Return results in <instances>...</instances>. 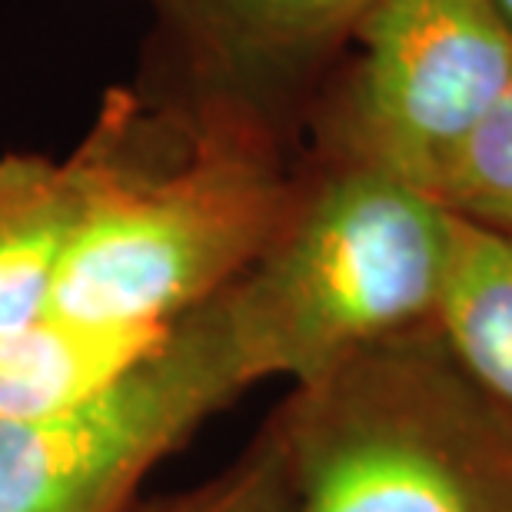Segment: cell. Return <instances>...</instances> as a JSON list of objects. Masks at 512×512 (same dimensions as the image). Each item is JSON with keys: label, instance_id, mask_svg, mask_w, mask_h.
Instances as JSON below:
<instances>
[{"label": "cell", "instance_id": "cell-4", "mask_svg": "<svg viewBox=\"0 0 512 512\" xmlns=\"http://www.w3.org/2000/svg\"><path fill=\"white\" fill-rule=\"evenodd\" d=\"M250 386L213 296L107 386L0 419V512H127L143 479Z\"/></svg>", "mask_w": 512, "mask_h": 512}, {"label": "cell", "instance_id": "cell-2", "mask_svg": "<svg viewBox=\"0 0 512 512\" xmlns=\"http://www.w3.org/2000/svg\"><path fill=\"white\" fill-rule=\"evenodd\" d=\"M456 213L433 193L336 160L296 187L250 270L217 296L256 383L306 386L353 356L433 326Z\"/></svg>", "mask_w": 512, "mask_h": 512}, {"label": "cell", "instance_id": "cell-10", "mask_svg": "<svg viewBox=\"0 0 512 512\" xmlns=\"http://www.w3.org/2000/svg\"><path fill=\"white\" fill-rule=\"evenodd\" d=\"M436 200L463 220L512 230V80L446 170Z\"/></svg>", "mask_w": 512, "mask_h": 512}, {"label": "cell", "instance_id": "cell-12", "mask_svg": "<svg viewBox=\"0 0 512 512\" xmlns=\"http://www.w3.org/2000/svg\"><path fill=\"white\" fill-rule=\"evenodd\" d=\"M499 10H503V17L509 20V27H512V0H496Z\"/></svg>", "mask_w": 512, "mask_h": 512}, {"label": "cell", "instance_id": "cell-6", "mask_svg": "<svg viewBox=\"0 0 512 512\" xmlns=\"http://www.w3.org/2000/svg\"><path fill=\"white\" fill-rule=\"evenodd\" d=\"M376 0H150L153 70L143 104L187 124H240L276 140V100L356 34Z\"/></svg>", "mask_w": 512, "mask_h": 512}, {"label": "cell", "instance_id": "cell-7", "mask_svg": "<svg viewBox=\"0 0 512 512\" xmlns=\"http://www.w3.org/2000/svg\"><path fill=\"white\" fill-rule=\"evenodd\" d=\"M84 173L64 157H0V333L50 316L57 266L74 233Z\"/></svg>", "mask_w": 512, "mask_h": 512}, {"label": "cell", "instance_id": "cell-3", "mask_svg": "<svg viewBox=\"0 0 512 512\" xmlns=\"http://www.w3.org/2000/svg\"><path fill=\"white\" fill-rule=\"evenodd\" d=\"M273 426L293 512H512V416L436 330L296 386Z\"/></svg>", "mask_w": 512, "mask_h": 512}, {"label": "cell", "instance_id": "cell-9", "mask_svg": "<svg viewBox=\"0 0 512 512\" xmlns=\"http://www.w3.org/2000/svg\"><path fill=\"white\" fill-rule=\"evenodd\" d=\"M167 333L100 330L60 316L0 333V419L77 403L150 353Z\"/></svg>", "mask_w": 512, "mask_h": 512}, {"label": "cell", "instance_id": "cell-11", "mask_svg": "<svg viewBox=\"0 0 512 512\" xmlns=\"http://www.w3.org/2000/svg\"><path fill=\"white\" fill-rule=\"evenodd\" d=\"M127 512H293L286 453L273 419L237 463L207 483L163 499L133 503Z\"/></svg>", "mask_w": 512, "mask_h": 512}, {"label": "cell", "instance_id": "cell-5", "mask_svg": "<svg viewBox=\"0 0 512 512\" xmlns=\"http://www.w3.org/2000/svg\"><path fill=\"white\" fill-rule=\"evenodd\" d=\"M330 133L336 160L433 193L512 80L496 0H376Z\"/></svg>", "mask_w": 512, "mask_h": 512}, {"label": "cell", "instance_id": "cell-8", "mask_svg": "<svg viewBox=\"0 0 512 512\" xmlns=\"http://www.w3.org/2000/svg\"><path fill=\"white\" fill-rule=\"evenodd\" d=\"M433 330L459 370L512 416V230L456 217Z\"/></svg>", "mask_w": 512, "mask_h": 512}, {"label": "cell", "instance_id": "cell-1", "mask_svg": "<svg viewBox=\"0 0 512 512\" xmlns=\"http://www.w3.org/2000/svg\"><path fill=\"white\" fill-rule=\"evenodd\" d=\"M84 197L50 316L167 333L237 283L293 197L276 140L240 124H183L107 90L77 140Z\"/></svg>", "mask_w": 512, "mask_h": 512}]
</instances>
